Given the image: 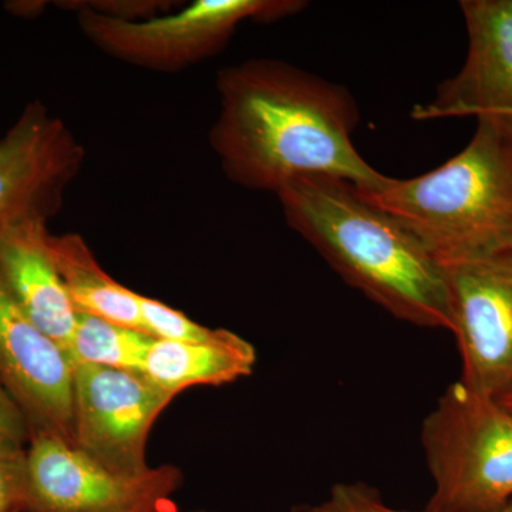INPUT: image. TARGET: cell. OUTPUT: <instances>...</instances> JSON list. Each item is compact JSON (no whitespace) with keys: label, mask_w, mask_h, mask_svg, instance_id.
<instances>
[{"label":"cell","mask_w":512,"mask_h":512,"mask_svg":"<svg viewBox=\"0 0 512 512\" xmlns=\"http://www.w3.org/2000/svg\"><path fill=\"white\" fill-rule=\"evenodd\" d=\"M221 110L211 146L229 180L278 192L306 175L342 178L359 190L387 180L360 156L352 94L278 60H249L218 76Z\"/></svg>","instance_id":"1"},{"label":"cell","mask_w":512,"mask_h":512,"mask_svg":"<svg viewBox=\"0 0 512 512\" xmlns=\"http://www.w3.org/2000/svg\"><path fill=\"white\" fill-rule=\"evenodd\" d=\"M289 227L346 282L396 319L451 333L443 266L399 221L370 204L356 185L306 175L278 192Z\"/></svg>","instance_id":"2"},{"label":"cell","mask_w":512,"mask_h":512,"mask_svg":"<svg viewBox=\"0 0 512 512\" xmlns=\"http://www.w3.org/2000/svg\"><path fill=\"white\" fill-rule=\"evenodd\" d=\"M359 191L440 264L512 248V134L490 124L477 123L467 147L436 170Z\"/></svg>","instance_id":"3"},{"label":"cell","mask_w":512,"mask_h":512,"mask_svg":"<svg viewBox=\"0 0 512 512\" xmlns=\"http://www.w3.org/2000/svg\"><path fill=\"white\" fill-rule=\"evenodd\" d=\"M434 490L427 510L493 512L512 498V413L451 383L421 423Z\"/></svg>","instance_id":"4"},{"label":"cell","mask_w":512,"mask_h":512,"mask_svg":"<svg viewBox=\"0 0 512 512\" xmlns=\"http://www.w3.org/2000/svg\"><path fill=\"white\" fill-rule=\"evenodd\" d=\"M295 0H197L164 18L124 19L93 8L79 13L84 35L103 52L147 69H184L214 55L239 23L274 20L305 6Z\"/></svg>","instance_id":"5"},{"label":"cell","mask_w":512,"mask_h":512,"mask_svg":"<svg viewBox=\"0 0 512 512\" xmlns=\"http://www.w3.org/2000/svg\"><path fill=\"white\" fill-rule=\"evenodd\" d=\"M180 468L164 464L140 474L101 466L55 434H32L19 512H178Z\"/></svg>","instance_id":"6"},{"label":"cell","mask_w":512,"mask_h":512,"mask_svg":"<svg viewBox=\"0 0 512 512\" xmlns=\"http://www.w3.org/2000/svg\"><path fill=\"white\" fill-rule=\"evenodd\" d=\"M453 330L461 357L460 382L501 399L512 392V248L447 262Z\"/></svg>","instance_id":"7"},{"label":"cell","mask_w":512,"mask_h":512,"mask_svg":"<svg viewBox=\"0 0 512 512\" xmlns=\"http://www.w3.org/2000/svg\"><path fill=\"white\" fill-rule=\"evenodd\" d=\"M174 399L143 372L74 367L73 446L117 473H144L148 437Z\"/></svg>","instance_id":"8"},{"label":"cell","mask_w":512,"mask_h":512,"mask_svg":"<svg viewBox=\"0 0 512 512\" xmlns=\"http://www.w3.org/2000/svg\"><path fill=\"white\" fill-rule=\"evenodd\" d=\"M83 157L62 120L40 101L28 104L0 140V231L49 220Z\"/></svg>","instance_id":"9"},{"label":"cell","mask_w":512,"mask_h":512,"mask_svg":"<svg viewBox=\"0 0 512 512\" xmlns=\"http://www.w3.org/2000/svg\"><path fill=\"white\" fill-rule=\"evenodd\" d=\"M468 36L466 62L437 89L429 103L414 107V120L474 116L512 134V0L460 2Z\"/></svg>","instance_id":"10"},{"label":"cell","mask_w":512,"mask_h":512,"mask_svg":"<svg viewBox=\"0 0 512 512\" xmlns=\"http://www.w3.org/2000/svg\"><path fill=\"white\" fill-rule=\"evenodd\" d=\"M73 376L64 350L37 328L0 276V379L30 436L55 434L73 446Z\"/></svg>","instance_id":"11"},{"label":"cell","mask_w":512,"mask_h":512,"mask_svg":"<svg viewBox=\"0 0 512 512\" xmlns=\"http://www.w3.org/2000/svg\"><path fill=\"white\" fill-rule=\"evenodd\" d=\"M47 221L0 231V276L40 330L66 353L77 312L57 271Z\"/></svg>","instance_id":"12"},{"label":"cell","mask_w":512,"mask_h":512,"mask_svg":"<svg viewBox=\"0 0 512 512\" xmlns=\"http://www.w3.org/2000/svg\"><path fill=\"white\" fill-rule=\"evenodd\" d=\"M256 350L248 340L227 329H215L204 342L154 340L144 373L161 389L178 396L188 387L222 386L252 375Z\"/></svg>","instance_id":"13"},{"label":"cell","mask_w":512,"mask_h":512,"mask_svg":"<svg viewBox=\"0 0 512 512\" xmlns=\"http://www.w3.org/2000/svg\"><path fill=\"white\" fill-rule=\"evenodd\" d=\"M50 249L74 309L144 332L140 293L114 281L79 234H50Z\"/></svg>","instance_id":"14"},{"label":"cell","mask_w":512,"mask_h":512,"mask_svg":"<svg viewBox=\"0 0 512 512\" xmlns=\"http://www.w3.org/2000/svg\"><path fill=\"white\" fill-rule=\"evenodd\" d=\"M154 340L141 330L77 313L76 328L66 355L73 367L97 366L141 372Z\"/></svg>","instance_id":"15"},{"label":"cell","mask_w":512,"mask_h":512,"mask_svg":"<svg viewBox=\"0 0 512 512\" xmlns=\"http://www.w3.org/2000/svg\"><path fill=\"white\" fill-rule=\"evenodd\" d=\"M141 319L144 332L156 340L167 342H204L214 336L215 329L200 325L183 312L157 299L140 295Z\"/></svg>","instance_id":"16"},{"label":"cell","mask_w":512,"mask_h":512,"mask_svg":"<svg viewBox=\"0 0 512 512\" xmlns=\"http://www.w3.org/2000/svg\"><path fill=\"white\" fill-rule=\"evenodd\" d=\"M296 512H433L396 510L384 503L382 495L369 484L338 483L333 485L325 500L309 507L298 508Z\"/></svg>","instance_id":"17"},{"label":"cell","mask_w":512,"mask_h":512,"mask_svg":"<svg viewBox=\"0 0 512 512\" xmlns=\"http://www.w3.org/2000/svg\"><path fill=\"white\" fill-rule=\"evenodd\" d=\"M26 480V448L0 446V512H19Z\"/></svg>","instance_id":"18"},{"label":"cell","mask_w":512,"mask_h":512,"mask_svg":"<svg viewBox=\"0 0 512 512\" xmlns=\"http://www.w3.org/2000/svg\"><path fill=\"white\" fill-rule=\"evenodd\" d=\"M29 439L25 416L0 379V446L26 448Z\"/></svg>","instance_id":"19"},{"label":"cell","mask_w":512,"mask_h":512,"mask_svg":"<svg viewBox=\"0 0 512 512\" xmlns=\"http://www.w3.org/2000/svg\"><path fill=\"white\" fill-rule=\"evenodd\" d=\"M498 402H500L504 409H507L508 412L512 413V392L505 394L501 399H498Z\"/></svg>","instance_id":"20"},{"label":"cell","mask_w":512,"mask_h":512,"mask_svg":"<svg viewBox=\"0 0 512 512\" xmlns=\"http://www.w3.org/2000/svg\"><path fill=\"white\" fill-rule=\"evenodd\" d=\"M493 512H512V498L510 501H507V503H505L503 507H500L498 508V510H495Z\"/></svg>","instance_id":"21"},{"label":"cell","mask_w":512,"mask_h":512,"mask_svg":"<svg viewBox=\"0 0 512 512\" xmlns=\"http://www.w3.org/2000/svg\"><path fill=\"white\" fill-rule=\"evenodd\" d=\"M190 512H215V511L197 510V511H190Z\"/></svg>","instance_id":"22"}]
</instances>
